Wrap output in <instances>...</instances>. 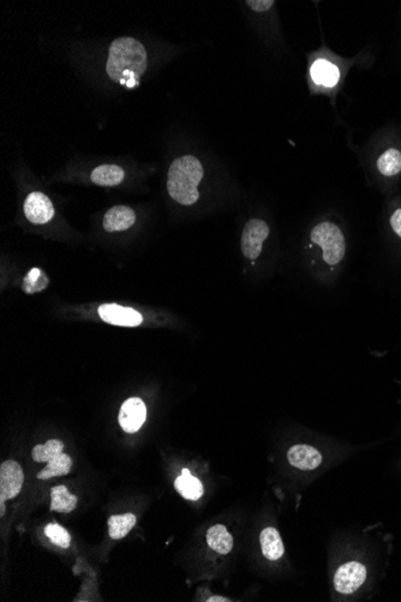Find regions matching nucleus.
Masks as SVG:
<instances>
[{"instance_id":"obj_13","label":"nucleus","mask_w":401,"mask_h":602,"mask_svg":"<svg viewBox=\"0 0 401 602\" xmlns=\"http://www.w3.org/2000/svg\"><path fill=\"white\" fill-rule=\"evenodd\" d=\"M310 74L315 84H321L324 87H334L340 77L339 69L334 64L324 59L316 60L311 67Z\"/></svg>"},{"instance_id":"obj_14","label":"nucleus","mask_w":401,"mask_h":602,"mask_svg":"<svg viewBox=\"0 0 401 602\" xmlns=\"http://www.w3.org/2000/svg\"><path fill=\"white\" fill-rule=\"evenodd\" d=\"M207 543L213 551L220 555H228L232 551L233 538L222 524H217L209 529L207 533Z\"/></svg>"},{"instance_id":"obj_21","label":"nucleus","mask_w":401,"mask_h":602,"mask_svg":"<svg viewBox=\"0 0 401 602\" xmlns=\"http://www.w3.org/2000/svg\"><path fill=\"white\" fill-rule=\"evenodd\" d=\"M378 167L382 175L395 176L401 171V153L390 148L378 158Z\"/></svg>"},{"instance_id":"obj_25","label":"nucleus","mask_w":401,"mask_h":602,"mask_svg":"<svg viewBox=\"0 0 401 602\" xmlns=\"http://www.w3.org/2000/svg\"><path fill=\"white\" fill-rule=\"evenodd\" d=\"M390 224H392L394 232H395L399 237H401V208H399V210L394 212L393 215H392V218H390Z\"/></svg>"},{"instance_id":"obj_11","label":"nucleus","mask_w":401,"mask_h":602,"mask_svg":"<svg viewBox=\"0 0 401 602\" xmlns=\"http://www.w3.org/2000/svg\"><path fill=\"white\" fill-rule=\"evenodd\" d=\"M136 222L134 210L126 206H115L111 208L103 217V229L107 232H118L130 229Z\"/></svg>"},{"instance_id":"obj_7","label":"nucleus","mask_w":401,"mask_h":602,"mask_svg":"<svg viewBox=\"0 0 401 602\" xmlns=\"http://www.w3.org/2000/svg\"><path fill=\"white\" fill-rule=\"evenodd\" d=\"M24 214L29 222L43 225L51 222L55 217V207L48 196L40 191H34L28 195L24 201Z\"/></svg>"},{"instance_id":"obj_26","label":"nucleus","mask_w":401,"mask_h":602,"mask_svg":"<svg viewBox=\"0 0 401 602\" xmlns=\"http://www.w3.org/2000/svg\"><path fill=\"white\" fill-rule=\"evenodd\" d=\"M207 601H208V602H213V601L226 602V601H230V600H228V598H222V596H212V598H209L208 600H207Z\"/></svg>"},{"instance_id":"obj_16","label":"nucleus","mask_w":401,"mask_h":602,"mask_svg":"<svg viewBox=\"0 0 401 602\" xmlns=\"http://www.w3.org/2000/svg\"><path fill=\"white\" fill-rule=\"evenodd\" d=\"M77 506V498L71 494L65 486H55L51 489V511L70 513Z\"/></svg>"},{"instance_id":"obj_12","label":"nucleus","mask_w":401,"mask_h":602,"mask_svg":"<svg viewBox=\"0 0 401 602\" xmlns=\"http://www.w3.org/2000/svg\"><path fill=\"white\" fill-rule=\"evenodd\" d=\"M262 553L268 560H279L285 553L283 539L276 528H266L260 536Z\"/></svg>"},{"instance_id":"obj_5","label":"nucleus","mask_w":401,"mask_h":602,"mask_svg":"<svg viewBox=\"0 0 401 602\" xmlns=\"http://www.w3.org/2000/svg\"><path fill=\"white\" fill-rule=\"evenodd\" d=\"M366 569L363 564L350 562L339 567L334 576L335 591L340 594H354L366 582Z\"/></svg>"},{"instance_id":"obj_4","label":"nucleus","mask_w":401,"mask_h":602,"mask_svg":"<svg viewBox=\"0 0 401 602\" xmlns=\"http://www.w3.org/2000/svg\"><path fill=\"white\" fill-rule=\"evenodd\" d=\"M269 236V226L261 219H252L247 222L242 234V251L249 260L260 256L264 242Z\"/></svg>"},{"instance_id":"obj_1","label":"nucleus","mask_w":401,"mask_h":602,"mask_svg":"<svg viewBox=\"0 0 401 602\" xmlns=\"http://www.w3.org/2000/svg\"><path fill=\"white\" fill-rule=\"evenodd\" d=\"M148 58L145 46L132 38L114 40L108 51L106 72L115 84L134 89L146 72Z\"/></svg>"},{"instance_id":"obj_20","label":"nucleus","mask_w":401,"mask_h":602,"mask_svg":"<svg viewBox=\"0 0 401 602\" xmlns=\"http://www.w3.org/2000/svg\"><path fill=\"white\" fill-rule=\"evenodd\" d=\"M63 441L57 439L48 440L46 444L36 445L35 448H33V460L38 463H46V462L48 463L55 457L63 453Z\"/></svg>"},{"instance_id":"obj_17","label":"nucleus","mask_w":401,"mask_h":602,"mask_svg":"<svg viewBox=\"0 0 401 602\" xmlns=\"http://www.w3.org/2000/svg\"><path fill=\"white\" fill-rule=\"evenodd\" d=\"M174 488L183 498L193 500V501H196L203 496V484H200V479H196L191 474L189 475L181 474V476H178L177 479L174 481Z\"/></svg>"},{"instance_id":"obj_27","label":"nucleus","mask_w":401,"mask_h":602,"mask_svg":"<svg viewBox=\"0 0 401 602\" xmlns=\"http://www.w3.org/2000/svg\"><path fill=\"white\" fill-rule=\"evenodd\" d=\"M5 515V501L4 500H0V516Z\"/></svg>"},{"instance_id":"obj_19","label":"nucleus","mask_w":401,"mask_h":602,"mask_svg":"<svg viewBox=\"0 0 401 602\" xmlns=\"http://www.w3.org/2000/svg\"><path fill=\"white\" fill-rule=\"evenodd\" d=\"M72 467V460L70 456L65 453H60V456L55 457L50 460L47 467L38 474V479H48L55 476L67 475Z\"/></svg>"},{"instance_id":"obj_15","label":"nucleus","mask_w":401,"mask_h":602,"mask_svg":"<svg viewBox=\"0 0 401 602\" xmlns=\"http://www.w3.org/2000/svg\"><path fill=\"white\" fill-rule=\"evenodd\" d=\"M124 170L117 165H101L91 172V182L100 186H117L124 179Z\"/></svg>"},{"instance_id":"obj_24","label":"nucleus","mask_w":401,"mask_h":602,"mask_svg":"<svg viewBox=\"0 0 401 602\" xmlns=\"http://www.w3.org/2000/svg\"><path fill=\"white\" fill-rule=\"evenodd\" d=\"M247 4L254 11L266 12L273 6L274 1L273 0H249V1H247Z\"/></svg>"},{"instance_id":"obj_22","label":"nucleus","mask_w":401,"mask_h":602,"mask_svg":"<svg viewBox=\"0 0 401 602\" xmlns=\"http://www.w3.org/2000/svg\"><path fill=\"white\" fill-rule=\"evenodd\" d=\"M47 285L48 278L45 276L44 272L39 268H33L24 277L22 289L27 293H41Z\"/></svg>"},{"instance_id":"obj_2","label":"nucleus","mask_w":401,"mask_h":602,"mask_svg":"<svg viewBox=\"0 0 401 602\" xmlns=\"http://www.w3.org/2000/svg\"><path fill=\"white\" fill-rule=\"evenodd\" d=\"M203 178V167L193 155H185L171 164L167 176V191L174 201L191 206L200 198L197 186Z\"/></svg>"},{"instance_id":"obj_18","label":"nucleus","mask_w":401,"mask_h":602,"mask_svg":"<svg viewBox=\"0 0 401 602\" xmlns=\"http://www.w3.org/2000/svg\"><path fill=\"white\" fill-rule=\"evenodd\" d=\"M107 523L111 538L113 540H120L125 538L136 526V517L132 513L111 516Z\"/></svg>"},{"instance_id":"obj_23","label":"nucleus","mask_w":401,"mask_h":602,"mask_svg":"<svg viewBox=\"0 0 401 602\" xmlns=\"http://www.w3.org/2000/svg\"><path fill=\"white\" fill-rule=\"evenodd\" d=\"M45 534L57 546L62 547L64 550L70 547L71 535L69 534V531L65 528L62 527L60 524H47L45 528Z\"/></svg>"},{"instance_id":"obj_3","label":"nucleus","mask_w":401,"mask_h":602,"mask_svg":"<svg viewBox=\"0 0 401 602\" xmlns=\"http://www.w3.org/2000/svg\"><path fill=\"white\" fill-rule=\"evenodd\" d=\"M310 238L312 243L322 249V258L327 265H338L345 256V237L333 222H321L315 226Z\"/></svg>"},{"instance_id":"obj_9","label":"nucleus","mask_w":401,"mask_h":602,"mask_svg":"<svg viewBox=\"0 0 401 602\" xmlns=\"http://www.w3.org/2000/svg\"><path fill=\"white\" fill-rule=\"evenodd\" d=\"M147 417L146 404L140 398H129L122 405L119 412V424L126 433H136L145 424Z\"/></svg>"},{"instance_id":"obj_6","label":"nucleus","mask_w":401,"mask_h":602,"mask_svg":"<svg viewBox=\"0 0 401 602\" xmlns=\"http://www.w3.org/2000/svg\"><path fill=\"white\" fill-rule=\"evenodd\" d=\"M24 474L20 464L6 460L0 467V500L13 499L23 486Z\"/></svg>"},{"instance_id":"obj_10","label":"nucleus","mask_w":401,"mask_h":602,"mask_svg":"<svg viewBox=\"0 0 401 602\" xmlns=\"http://www.w3.org/2000/svg\"><path fill=\"white\" fill-rule=\"evenodd\" d=\"M288 460L292 467L309 472L321 465L322 455L309 445H295L288 450Z\"/></svg>"},{"instance_id":"obj_8","label":"nucleus","mask_w":401,"mask_h":602,"mask_svg":"<svg viewBox=\"0 0 401 602\" xmlns=\"http://www.w3.org/2000/svg\"><path fill=\"white\" fill-rule=\"evenodd\" d=\"M98 315L107 324L123 327H136L143 321L137 310L118 305H103L98 307Z\"/></svg>"}]
</instances>
